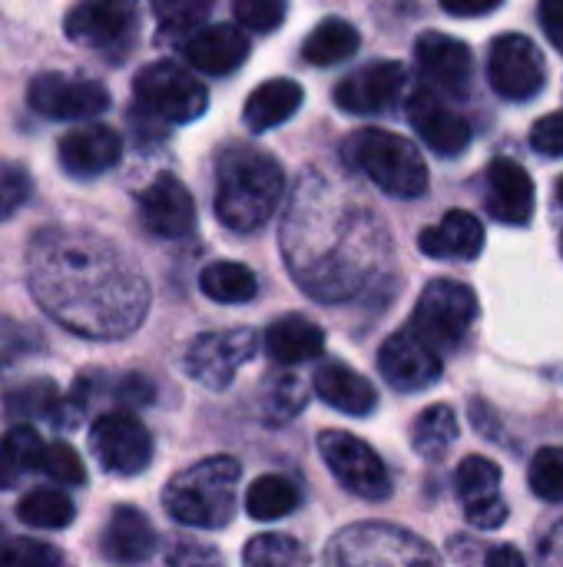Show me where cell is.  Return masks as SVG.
I'll return each mask as SVG.
<instances>
[{"label":"cell","instance_id":"cell-5","mask_svg":"<svg viewBox=\"0 0 563 567\" xmlns=\"http://www.w3.org/2000/svg\"><path fill=\"white\" fill-rule=\"evenodd\" d=\"M345 159L382 193L418 199L428 189V166L418 146L388 130H358L345 140Z\"/></svg>","mask_w":563,"mask_h":567},{"label":"cell","instance_id":"cell-46","mask_svg":"<svg viewBox=\"0 0 563 567\" xmlns=\"http://www.w3.org/2000/svg\"><path fill=\"white\" fill-rule=\"evenodd\" d=\"M169 565L173 567H219L222 558L219 551L212 548H202V545H176L169 551Z\"/></svg>","mask_w":563,"mask_h":567},{"label":"cell","instance_id":"cell-15","mask_svg":"<svg viewBox=\"0 0 563 567\" xmlns=\"http://www.w3.org/2000/svg\"><path fill=\"white\" fill-rule=\"evenodd\" d=\"M408 73L402 63L395 60H378L368 63L355 73H348L338 86H335V103L345 113L355 116H372V113H385L398 103V96L405 93Z\"/></svg>","mask_w":563,"mask_h":567},{"label":"cell","instance_id":"cell-35","mask_svg":"<svg viewBox=\"0 0 563 567\" xmlns=\"http://www.w3.org/2000/svg\"><path fill=\"white\" fill-rule=\"evenodd\" d=\"M246 567H309V551L289 535H256L246 551Z\"/></svg>","mask_w":563,"mask_h":567},{"label":"cell","instance_id":"cell-25","mask_svg":"<svg viewBox=\"0 0 563 567\" xmlns=\"http://www.w3.org/2000/svg\"><path fill=\"white\" fill-rule=\"evenodd\" d=\"M418 246L425 256L431 259H475L484 249V226L478 223V216L465 213V209H451L438 226L425 229L418 236Z\"/></svg>","mask_w":563,"mask_h":567},{"label":"cell","instance_id":"cell-24","mask_svg":"<svg viewBox=\"0 0 563 567\" xmlns=\"http://www.w3.org/2000/svg\"><path fill=\"white\" fill-rule=\"evenodd\" d=\"M159 535L139 508L119 505L103 532V555L116 565H143L156 555Z\"/></svg>","mask_w":563,"mask_h":567},{"label":"cell","instance_id":"cell-16","mask_svg":"<svg viewBox=\"0 0 563 567\" xmlns=\"http://www.w3.org/2000/svg\"><path fill=\"white\" fill-rule=\"evenodd\" d=\"M136 209H139L143 229L159 236V239H183L196 226V203H192L189 189L173 173L156 176L139 193Z\"/></svg>","mask_w":563,"mask_h":567},{"label":"cell","instance_id":"cell-38","mask_svg":"<svg viewBox=\"0 0 563 567\" xmlns=\"http://www.w3.org/2000/svg\"><path fill=\"white\" fill-rule=\"evenodd\" d=\"M216 0H153V13L159 17L166 33H192L206 23Z\"/></svg>","mask_w":563,"mask_h":567},{"label":"cell","instance_id":"cell-1","mask_svg":"<svg viewBox=\"0 0 563 567\" xmlns=\"http://www.w3.org/2000/svg\"><path fill=\"white\" fill-rule=\"evenodd\" d=\"M27 279L40 309L83 339H123L149 309L139 266L86 229H40L27 252Z\"/></svg>","mask_w":563,"mask_h":567},{"label":"cell","instance_id":"cell-23","mask_svg":"<svg viewBox=\"0 0 563 567\" xmlns=\"http://www.w3.org/2000/svg\"><path fill=\"white\" fill-rule=\"evenodd\" d=\"M488 213L504 226H524L534 216V183L514 159L488 166Z\"/></svg>","mask_w":563,"mask_h":567},{"label":"cell","instance_id":"cell-31","mask_svg":"<svg viewBox=\"0 0 563 567\" xmlns=\"http://www.w3.org/2000/svg\"><path fill=\"white\" fill-rule=\"evenodd\" d=\"M199 289L212 302L239 306V302L256 299L259 282H256V272L242 262H209L199 276Z\"/></svg>","mask_w":563,"mask_h":567},{"label":"cell","instance_id":"cell-21","mask_svg":"<svg viewBox=\"0 0 563 567\" xmlns=\"http://www.w3.org/2000/svg\"><path fill=\"white\" fill-rule=\"evenodd\" d=\"M408 120L418 130V136L438 153V156H458L471 143V123L451 110L435 90H418L408 100Z\"/></svg>","mask_w":563,"mask_h":567},{"label":"cell","instance_id":"cell-30","mask_svg":"<svg viewBox=\"0 0 563 567\" xmlns=\"http://www.w3.org/2000/svg\"><path fill=\"white\" fill-rule=\"evenodd\" d=\"M358 43H362V37H358V30H355L348 20L329 17V20H322V23L305 37L302 56H305L309 63H315V66H332V63L348 60V56L358 50Z\"/></svg>","mask_w":563,"mask_h":567},{"label":"cell","instance_id":"cell-14","mask_svg":"<svg viewBox=\"0 0 563 567\" xmlns=\"http://www.w3.org/2000/svg\"><path fill=\"white\" fill-rule=\"evenodd\" d=\"M30 106L50 120H86L110 106V93L96 80L66 76V73H40L27 90Z\"/></svg>","mask_w":563,"mask_h":567},{"label":"cell","instance_id":"cell-11","mask_svg":"<svg viewBox=\"0 0 563 567\" xmlns=\"http://www.w3.org/2000/svg\"><path fill=\"white\" fill-rule=\"evenodd\" d=\"M90 452L110 475H139L153 462V439L146 425L126 412L100 415L90 429Z\"/></svg>","mask_w":563,"mask_h":567},{"label":"cell","instance_id":"cell-9","mask_svg":"<svg viewBox=\"0 0 563 567\" xmlns=\"http://www.w3.org/2000/svg\"><path fill=\"white\" fill-rule=\"evenodd\" d=\"M139 0H76L66 13V37L103 56H123L136 40Z\"/></svg>","mask_w":563,"mask_h":567},{"label":"cell","instance_id":"cell-39","mask_svg":"<svg viewBox=\"0 0 563 567\" xmlns=\"http://www.w3.org/2000/svg\"><path fill=\"white\" fill-rule=\"evenodd\" d=\"M528 482L541 502H563V449H541L531 458Z\"/></svg>","mask_w":563,"mask_h":567},{"label":"cell","instance_id":"cell-33","mask_svg":"<svg viewBox=\"0 0 563 567\" xmlns=\"http://www.w3.org/2000/svg\"><path fill=\"white\" fill-rule=\"evenodd\" d=\"M299 502H302L299 488L282 475H262L246 492V512L256 522H279V518L292 515L299 508Z\"/></svg>","mask_w":563,"mask_h":567},{"label":"cell","instance_id":"cell-43","mask_svg":"<svg viewBox=\"0 0 563 567\" xmlns=\"http://www.w3.org/2000/svg\"><path fill=\"white\" fill-rule=\"evenodd\" d=\"M30 173L17 163H0V223L10 219L30 199Z\"/></svg>","mask_w":563,"mask_h":567},{"label":"cell","instance_id":"cell-50","mask_svg":"<svg viewBox=\"0 0 563 567\" xmlns=\"http://www.w3.org/2000/svg\"><path fill=\"white\" fill-rule=\"evenodd\" d=\"M484 567H524V558H521V551H518V548L501 545V548L488 551V561H484Z\"/></svg>","mask_w":563,"mask_h":567},{"label":"cell","instance_id":"cell-42","mask_svg":"<svg viewBox=\"0 0 563 567\" xmlns=\"http://www.w3.org/2000/svg\"><path fill=\"white\" fill-rule=\"evenodd\" d=\"M60 555L43 545V542H30V538H10L0 545V567H56Z\"/></svg>","mask_w":563,"mask_h":567},{"label":"cell","instance_id":"cell-4","mask_svg":"<svg viewBox=\"0 0 563 567\" xmlns=\"http://www.w3.org/2000/svg\"><path fill=\"white\" fill-rule=\"evenodd\" d=\"M239 478L242 468L229 455L206 458L192 468H183L169 478L163 492L166 512L189 528H226L239 508Z\"/></svg>","mask_w":563,"mask_h":567},{"label":"cell","instance_id":"cell-49","mask_svg":"<svg viewBox=\"0 0 563 567\" xmlns=\"http://www.w3.org/2000/svg\"><path fill=\"white\" fill-rule=\"evenodd\" d=\"M541 561L544 567H563V522L548 535V542L541 548Z\"/></svg>","mask_w":563,"mask_h":567},{"label":"cell","instance_id":"cell-34","mask_svg":"<svg viewBox=\"0 0 563 567\" xmlns=\"http://www.w3.org/2000/svg\"><path fill=\"white\" fill-rule=\"evenodd\" d=\"M73 515H76V508L60 488H33L17 505V518L30 528H40V532L66 528L73 522Z\"/></svg>","mask_w":563,"mask_h":567},{"label":"cell","instance_id":"cell-48","mask_svg":"<svg viewBox=\"0 0 563 567\" xmlns=\"http://www.w3.org/2000/svg\"><path fill=\"white\" fill-rule=\"evenodd\" d=\"M504 0H441V7L451 13V17H481V13H491L498 10Z\"/></svg>","mask_w":563,"mask_h":567},{"label":"cell","instance_id":"cell-22","mask_svg":"<svg viewBox=\"0 0 563 567\" xmlns=\"http://www.w3.org/2000/svg\"><path fill=\"white\" fill-rule=\"evenodd\" d=\"M183 53L189 56V63L196 70L212 73V76H226L249 60V37L236 23H209V27H199L186 37Z\"/></svg>","mask_w":563,"mask_h":567},{"label":"cell","instance_id":"cell-32","mask_svg":"<svg viewBox=\"0 0 563 567\" xmlns=\"http://www.w3.org/2000/svg\"><path fill=\"white\" fill-rule=\"evenodd\" d=\"M455 442H458V415L451 405H431L411 425V445L428 462L445 458Z\"/></svg>","mask_w":563,"mask_h":567},{"label":"cell","instance_id":"cell-28","mask_svg":"<svg viewBox=\"0 0 563 567\" xmlns=\"http://www.w3.org/2000/svg\"><path fill=\"white\" fill-rule=\"evenodd\" d=\"M325 349V332L305 316H282L265 332V352L279 365H302L319 359Z\"/></svg>","mask_w":563,"mask_h":567},{"label":"cell","instance_id":"cell-27","mask_svg":"<svg viewBox=\"0 0 563 567\" xmlns=\"http://www.w3.org/2000/svg\"><path fill=\"white\" fill-rule=\"evenodd\" d=\"M302 100H305V93L295 80H289V76L269 80L249 93L242 120L252 133H265V130H275L285 120H292L299 113Z\"/></svg>","mask_w":563,"mask_h":567},{"label":"cell","instance_id":"cell-51","mask_svg":"<svg viewBox=\"0 0 563 567\" xmlns=\"http://www.w3.org/2000/svg\"><path fill=\"white\" fill-rule=\"evenodd\" d=\"M557 196H561V203H563V179L557 183Z\"/></svg>","mask_w":563,"mask_h":567},{"label":"cell","instance_id":"cell-41","mask_svg":"<svg viewBox=\"0 0 563 567\" xmlns=\"http://www.w3.org/2000/svg\"><path fill=\"white\" fill-rule=\"evenodd\" d=\"M232 10H236V20L246 30L272 33V30H279L285 23L289 0H232Z\"/></svg>","mask_w":563,"mask_h":567},{"label":"cell","instance_id":"cell-37","mask_svg":"<svg viewBox=\"0 0 563 567\" xmlns=\"http://www.w3.org/2000/svg\"><path fill=\"white\" fill-rule=\"evenodd\" d=\"M302 405H305V389L299 375L279 372L265 379V419L269 422H289L292 415L302 412Z\"/></svg>","mask_w":563,"mask_h":567},{"label":"cell","instance_id":"cell-8","mask_svg":"<svg viewBox=\"0 0 563 567\" xmlns=\"http://www.w3.org/2000/svg\"><path fill=\"white\" fill-rule=\"evenodd\" d=\"M133 96H136V110L146 123H192L206 113L209 106V93L206 86L183 70L173 60H159L149 63L136 73L133 83Z\"/></svg>","mask_w":563,"mask_h":567},{"label":"cell","instance_id":"cell-47","mask_svg":"<svg viewBox=\"0 0 563 567\" xmlns=\"http://www.w3.org/2000/svg\"><path fill=\"white\" fill-rule=\"evenodd\" d=\"M541 27L548 33V40L554 43V50H561L563 56V0H541Z\"/></svg>","mask_w":563,"mask_h":567},{"label":"cell","instance_id":"cell-36","mask_svg":"<svg viewBox=\"0 0 563 567\" xmlns=\"http://www.w3.org/2000/svg\"><path fill=\"white\" fill-rule=\"evenodd\" d=\"M60 392L50 379H37L7 395V415L13 419H56L60 415Z\"/></svg>","mask_w":563,"mask_h":567},{"label":"cell","instance_id":"cell-45","mask_svg":"<svg viewBox=\"0 0 563 567\" xmlns=\"http://www.w3.org/2000/svg\"><path fill=\"white\" fill-rule=\"evenodd\" d=\"M113 395H116L123 405L139 409V405H149L156 392H153V382L143 379V375H119V379L113 382Z\"/></svg>","mask_w":563,"mask_h":567},{"label":"cell","instance_id":"cell-10","mask_svg":"<svg viewBox=\"0 0 563 567\" xmlns=\"http://www.w3.org/2000/svg\"><path fill=\"white\" fill-rule=\"evenodd\" d=\"M319 452H322L329 472L335 475V482L345 492H352L355 498L385 502L392 495V475H388L385 462L362 439L338 432V429H329L319 435Z\"/></svg>","mask_w":563,"mask_h":567},{"label":"cell","instance_id":"cell-3","mask_svg":"<svg viewBox=\"0 0 563 567\" xmlns=\"http://www.w3.org/2000/svg\"><path fill=\"white\" fill-rule=\"evenodd\" d=\"M285 173L256 146H226L216 159V216L232 233L262 229L279 209Z\"/></svg>","mask_w":563,"mask_h":567},{"label":"cell","instance_id":"cell-52","mask_svg":"<svg viewBox=\"0 0 563 567\" xmlns=\"http://www.w3.org/2000/svg\"><path fill=\"white\" fill-rule=\"evenodd\" d=\"M561 249H563V239H561Z\"/></svg>","mask_w":563,"mask_h":567},{"label":"cell","instance_id":"cell-26","mask_svg":"<svg viewBox=\"0 0 563 567\" xmlns=\"http://www.w3.org/2000/svg\"><path fill=\"white\" fill-rule=\"evenodd\" d=\"M315 395L325 402V405H332L335 412H345V415H368L375 405H378V392H375V385L362 375V372H355V369H348V365H342V362H325L319 372H315Z\"/></svg>","mask_w":563,"mask_h":567},{"label":"cell","instance_id":"cell-17","mask_svg":"<svg viewBox=\"0 0 563 567\" xmlns=\"http://www.w3.org/2000/svg\"><path fill=\"white\" fill-rule=\"evenodd\" d=\"M498 488H501V468L491 458L471 455L458 465L455 492L465 505V518L481 532H494L508 522V505Z\"/></svg>","mask_w":563,"mask_h":567},{"label":"cell","instance_id":"cell-29","mask_svg":"<svg viewBox=\"0 0 563 567\" xmlns=\"http://www.w3.org/2000/svg\"><path fill=\"white\" fill-rule=\"evenodd\" d=\"M43 442L30 425H17L0 439V488L23 485L33 472L43 468Z\"/></svg>","mask_w":563,"mask_h":567},{"label":"cell","instance_id":"cell-40","mask_svg":"<svg viewBox=\"0 0 563 567\" xmlns=\"http://www.w3.org/2000/svg\"><path fill=\"white\" fill-rule=\"evenodd\" d=\"M40 472L50 482H56V488H80L86 482V468L66 442H53L43 449V468Z\"/></svg>","mask_w":563,"mask_h":567},{"label":"cell","instance_id":"cell-7","mask_svg":"<svg viewBox=\"0 0 563 567\" xmlns=\"http://www.w3.org/2000/svg\"><path fill=\"white\" fill-rule=\"evenodd\" d=\"M475 319H478L475 289L465 282H455V279H435L425 286V292L411 312L408 332L418 342H425L431 352L448 355L468 342Z\"/></svg>","mask_w":563,"mask_h":567},{"label":"cell","instance_id":"cell-20","mask_svg":"<svg viewBox=\"0 0 563 567\" xmlns=\"http://www.w3.org/2000/svg\"><path fill=\"white\" fill-rule=\"evenodd\" d=\"M119 156H123V136L103 123H86V126L63 133V140L56 146V159H60L63 173H70L76 179L103 176L106 169H113L119 163Z\"/></svg>","mask_w":563,"mask_h":567},{"label":"cell","instance_id":"cell-6","mask_svg":"<svg viewBox=\"0 0 563 567\" xmlns=\"http://www.w3.org/2000/svg\"><path fill=\"white\" fill-rule=\"evenodd\" d=\"M329 567H438V555L418 535L382 525L362 522L338 532L325 551Z\"/></svg>","mask_w":563,"mask_h":567},{"label":"cell","instance_id":"cell-2","mask_svg":"<svg viewBox=\"0 0 563 567\" xmlns=\"http://www.w3.org/2000/svg\"><path fill=\"white\" fill-rule=\"evenodd\" d=\"M382 246L378 219L358 209H335L325 179L305 173L282 223V252L309 296L342 302L362 292L375 276Z\"/></svg>","mask_w":563,"mask_h":567},{"label":"cell","instance_id":"cell-19","mask_svg":"<svg viewBox=\"0 0 563 567\" xmlns=\"http://www.w3.org/2000/svg\"><path fill=\"white\" fill-rule=\"evenodd\" d=\"M378 369L385 375V382L398 392H425L431 389L445 365H441V355L431 352L425 342H418L408 329L405 332H395L382 352H378Z\"/></svg>","mask_w":563,"mask_h":567},{"label":"cell","instance_id":"cell-13","mask_svg":"<svg viewBox=\"0 0 563 567\" xmlns=\"http://www.w3.org/2000/svg\"><path fill=\"white\" fill-rule=\"evenodd\" d=\"M256 332L252 329H229V332H206L192 339L186 352V372L206 389H229L236 372L256 355Z\"/></svg>","mask_w":563,"mask_h":567},{"label":"cell","instance_id":"cell-18","mask_svg":"<svg viewBox=\"0 0 563 567\" xmlns=\"http://www.w3.org/2000/svg\"><path fill=\"white\" fill-rule=\"evenodd\" d=\"M415 60L431 90L448 93V96H465L471 90L475 60H471L468 43H461L448 33L428 30L415 43Z\"/></svg>","mask_w":563,"mask_h":567},{"label":"cell","instance_id":"cell-12","mask_svg":"<svg viewBox=\"0 0 563 567\" xmlns=\"http://www.w3.org/2000/svg\"><path fill=\"white\" fill-rule=\"evenodd\" d=\"M488 76L504 100H534L544 83V56L524 33H501L488 53Z\"/></svg>","mask_w":563,"mask_h":567},{"label":"cell","instance_id":"cell-44","mask_svg":"<svg viewBox=\"0 0 563 567\" xmlns=\"http://www.w3.org/2000/svg\"><path fill=\"white\" fill-rule=\"evenodd\" d=\"M531 146L544 156H563V110L538 120L531 130Z\"/></svg>","mask_w":563,"mask_h":567}]
</instances>
